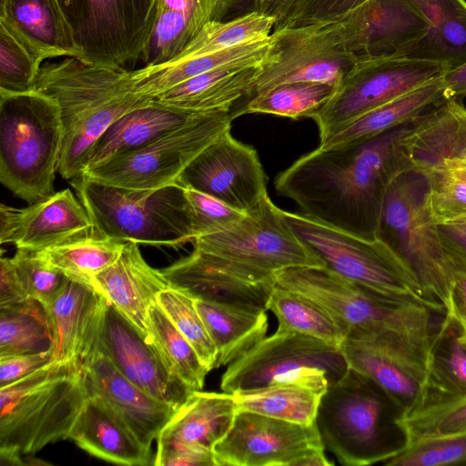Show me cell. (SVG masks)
I'll list each match as a JSON object with an SVG mask.
<instances>
[{
    "label": "cell",
    "mask_w": 466,
    "mask_h": 466,
    "mask_svg": "<svg viewBox=\"0 0 466 466\" xmlns=\"http://www.w3.org/2000/svg\"><path fill=\"white\" fill-rule=\"evenodd\" d=\"M411 122L375 137L309 152L275 179L302 213L355 236L376 239L386 194L410 169L402 140Z\"/></svg>",
    "instance_id": "6da1fadb"
},
{
    "label": "cell",
    "mask_w": 466,
    "mask_h": 466,
    "mask_svg": "<svg viewBox=\"0 0 466 466\" xmlns=\"http://www.w3.org/2000/svg\"><path fill=\"white\" fill-rule=\"evenodd\" d=\"M34 90L59 107L64 140L57 171L68 180L82 175L91 147L115 121L153 99L134 89L131 70L75 57L42 66Z\"/></svg>",
    "instance_id": "7a4b0ae2"
},
{
    "label": "cell",
    "mask_w": 466,
    "mask_h": 466,
    "mask_svg": "<svg viewBox=\"0 0 466 466\" xmlns=\"http://www.w3.org/2000/svg\"><path fill=\"white\" fill-rule=\"evenodd\" d=\"M276 284L323 308L350 335L386 331L432 354L437 335L430 308L372 292L322 267H294L275 273Z\"/></svg>",
    "instance_id": "3957f363"
},
{
    "label": "cell",
    "mask_w": 466,
    "mask_h": 466,
    "mask_svg": "<svg viewBox=\"0 0 466 466\" xmlns=\"http://www.w3.org/2000/svg\"><path fill=\"white\" fill-rule=\"evenodd\" d=\"M86 399L74 363L51 361L0 388V451L31 455L69 439Z\"/></svg>",
    "instance_id": "277c9868"
},
{
    "label": "cell",
    "mask_w": 466,
    "mask_h": 466,
    "mask_svg": "<svg viewBox=\"0 0 466 466\" xmlns=\"http://www.w3.org/2000/svg\"><path fill=\"white\" fill-rule=\"evenodd\" d=\"M70 184L92 221L94 236L158 247L194 239L190 207L177 183L134 189L81 175Z\"/></svg>",
    "instance_id": "5b68a950"
},
{
    "label": "cell",
    "mask_w": 466,
    "mask_h": 466,
    "mask_svg": "<svg viewBox=\"0 0 466 466\" xmlns=\"http://www.w3.org/2000/svg\"><path fill=\"white\" fill-rule=\"evenodd\" d=\"M64 130L56 102L37 90L0 92V181L29 204L53 193Z\"/></svg>",
    "instance_id": "8992f818"
},
{
    "label": "cell",
    "mask_w": 466,
    "mask_h": 466,
    "mask_svg": "<svg viewBox=\"0 0 466 466\" xmlns=\"http://www.w3.org/2000/svg\"><path fill=\"white\" fill-rule=\"evenodd\" d=\"M377 238L416 275L427 295L450 319L456 269L446 254L428 201V178L409 169L391 183L383 204Z\"/></svg>",
    "instance_id": "52a82bcc"
},
{
    "label": "cell",
    "mask_w": 466,
    "mask_h": 466,
    "mask_svg": "<svg viewBox=\"0 0 466 466\" xmlns=\"http://www.w3.org/2000/svg\"><path fill=\"white\" fill-rule=\"evenodd\" d=\"M282 217L323 268L379 295L417 302L444 315L407 263L380 239L355 236L303 213L282 210Z\"/></svg>",
    "instance_id": "ba28073f"
},
{
    "label": "cell",
    "mask_w": 466,
    "mask_h": 466,
    "mask_svg": "<svg viewBox=\"0 0 466 466\" xmlns=\"http://www.w3.org/2000/svg\"><path fill=\"white\" fill-rule=\"evenodd\" d=\"M386 393L373 380L349 368L322 395L315 423L322 443L347 466L381 462L396 452L385 444Z\"/></svg>",
    "instance_id": "9c48e42d"
},
{
    "label": "cell",
    "mask_w": 466,
    "mask_h": 466,
    "mask_svg": "<svg viewBox=\"0 0 466 466\" xmlns=\"http://www.w3.org/2000/svg\"><path fill=\"white\" fill-rule=\"evenodd\" d=\"M348 369L339 348L297 332L276 330L228 365L220 389L234 393L294 384L324 393Z\"/></svg>",
    "instance_id": "30bf717a"
},
{
    "label": "cell",
    "mask_w": 466,
    "mask_h": 466,
    "mask_svg": "<svg viewBox=\"0 0 466 466\" xmlns=\"http://www.w3.org/2000/svg\"><path fill=\"white\" fill-rule=\"evenodd\" d=\"M271 36L268 60L259 66L247 101L286 84L317 82L339 87L357 63L339 21L279 24Z\"/></svg>",
    "instance_id": "8fae6325"
},
{
    "label": "cell",
    "mask_w": 466,
    "mask_h": 466,
    "mask_svg": "<svg viewBox=\"0 0 466 466\" xmlns=\"http://www.w3.org/2000/svg\"><path fill=\"white\" fill-rule=\"evenodd\" d=\"M232 111L200 113L149 144L86 169L92 179L134 189L177 183L189 163L222 132L229 129Z\"/></svg>",
    "instance_id": "7c38bea8"
},
{
    "label": "cell",
    "mask_w": 466,
    "mask_h": 466,
    "mask_svg": "<svg viewBox=\"0 0 466 466\" xmlns=\"http://www.w3.org/2000/svg\"><path fill=\"white\" fill-rule=\"evenodd\" d=\"M158 0H60L83 51L81 61L114 68L134 66L147 50Z\"/></svg>",
    "instance_id": "4fadbf2b"
},
{
    "label": "cell",
    "mask_w": 466,
    "mask_h": 466,
    "mask_svg": "<svg viewBox=\"0 0 466 466\" xmlns=\"http://www.w3.org/2000/svg\"><path fill=\"white\" fill-rule=\"evenodd\" d=\"M450 66L409 56L357 62L330 99L314 115L319 142L367 112L442 77Z\"/></svg>",
    "instance_id": "5bb4252c"
},
{
    "label": "cell",
    "mask_w": 466,
    "mask_h": 466,
    "mask_svg": "<svg viewBox=\"0 0 466 466\" xmlns=\"http://www.w3.org/2000/svg\"><path fill=\"white\" fill-rule=\"evenodd\" d=\"M194 248L269 274L323 265L296 238L266 195L232 227L195 238Z\"/></svg>",
    "instance_id": "9a60e30c"
},
{
    "label": "cell",
    "mask_w": 466,
    "mask_h": 466,
    "mask_svg": "<svg viewBox=\"0 0 466 466\" xmlns=\"http://www.w3.org/2000/svg\"><path fill=\"white\" fill-rule=\"evenodd\" d=\"M326 450L316 423L301 425L239 411L212 447L216 466H297L307 455Z\"/></svg>",
    "instance_id": "2e32d148"
},
{
    "label": "cell",
    "mask_w": 466,
    "mask_h": 466,
    "mask_svg": "<svg viewBox=\"0 0 466 466\" xmlns=\"http://www.w3.org/2000/svg\"><path fill=\"white\" fill-rule=\"evenodd\" d=\"M339 349L349 368L373 380L401 410L414 403L429 385L432 355L396 334L350 335Z\"/></svg>",
    "instance_id": "e0dca14e"
},
{
    "label": "cell",
    "mask_w": 466,
    "mask_h": 466,
    "mask_svg": "<svg viewBox=\"0 0 466 466\" xmlns=\"http://www.w3.org/2000/svg\"><path fill=\"white\" fill-rule=\"evenodd\" d=\"M177 184L211 196L247 213L268 195L267 177L257 151L222 132L185 168Z\"/></svg>",
    "instance_id": "ac0fdd59"
},
{
    "label": "cell",
    "mask_w": 466,
    "mask_h": 466,
    "mask_svg": "<svg viewBox=\"0 0 466 466\" xmlns=\"http://www.w3.org/2000/svg\"><path fill=\"white\" fill-rule=\"evenodd\" d=\"M161 271L171 287L196 299L266 311L276 286L275 274L195 248Z\"/></svg>",
    "instance_id": "d6986e66"
},
{
    "label": "cell",
    "mask_w": 466,
    "mask_h": 466,
    "mask_svg": "<svg viewBox=\"0 0 466 466\" xmlns=\"http://www.w3.org/2000/svg\"><path fill=\"white\" fill-rule=\"evenodd\" d=\"M339 22L357 62L408 56L428 31L411 0H367Z\"/></svg>",
    "instance_id": "ffe728a7"
},
{
    "label": "cell",
    "mask_w": 466,
    "mask_h": 466,
    "mask_svg": "<svg viewBox=\"0 0 466 466\" xmlns=\"http://www.w3.org/2000/svg\"><path fill=\"white\" fill-rule=\"evenodd\" d=\"M96 346L148 395L178 408L192 392L167 369L154 345L108 303Z\"/></svg>",
    "instance_id": "44dd1931"
},
{
    "label": "cell",
    "mask_w": 466,
    "mask_h": 466,
    "mask_svg": "<svg viewBox=\"0 0 466 466\" xmlns=\"http://www.w3.org/2000/svg\"><path fill=\"white\" fill-rule=\"evenodd\" d=\"M94 236L92 221L69 188L26 208L0 206V242L41 251Z\"/></svg>",
    "instance_id": "7402d4cb"
},
{
    "label": "cell",
    "mask_w": 466,
    "mask_h": 466,
    "mask_svg": "<svg viewBox=\"0 0 466 466\" xmlns=\"http://www.w3.org/2000/svg\"><path fill=\"white\" fill-rule=\"evenodd\" d=\"M87 396L101 400L151 449L177 408L148 395L127 380L96 345L81 366Z\"/></svg>",
    "instance_id": "603a6c76"
},
{
    "label": "cell",
    "mask_w": 466,
    "mask_h": 466,
    "mask_svg": "<svg viewBox=\"0 0 466 466\" xmlns=\"http://www.w3.org/2000/svg\"><path fill=\"white\" fill-rule=\"evenodd\" d=\"M106 298L92 283L68 278L44 308L51 336V361L82 366L95 349Z\"/></svg>",
    "instance_id": "cb8c5ba5"
},
{
    "label": "cell",
    "mask_w": 466,
    "mask_h": 466,
    "mask_svg": "<svg viewBox=\"0 0 466 466\" xmlns=\"http://www.w3.org/2000/svg\"><path fill=\"white\" fill-rule=\"evenodd\" d=\"M410 169L425 176L466 161V108L443 98L414 119L402 140Z\"/></svg>",
    "instance_id": "d4e9b609"
},
{
    "label": "cell",
    "mask_w": 466,
    "mask_h": 466,
    "mask_svg": "<svg viewBox=\"0 0 466 466\" xmlns=\"http://www.w3.org/2000/svg\"><path fill=\"white\" fill-rule=\"evenodd\" d=\"M256 9V0H158L153 34L141 61L144 66L169 62L207 24Z\"/></svg>",
    "instance_id": "484cf974"
},
{
    "label": "cell",
    "mask_w": 466,
    "mask_h": 466,
    "mask_svg": "<svg viewBox=\"0 0 466 466\" xmlns=\"http://www.w3.org/2000/svg\"><path fill=\"white\" fill-rule=\"evenodd\" d=\"M0 25L40 64L59 56L83 57L60 0H0Z\"/></svg>",
    "instance_id": "4316f807"
},
{
    "label": "cell",
    "mask_w": 466,
    "mask_h": 466,
    "mask_svg": "<svg viewBox=\"0 0 466 466\" xmlns=\"http://www.w3.org/2000/svg\"><path fill=\"white\" fill-rule=\"evenodd\" d=\"M136 329L147 338V317L159 292L171 287L161 269L152 268L143 258L139 245L126 242L118 258L92 280Z\"/></svg>",
    "instance_id": "83f0119b"
},
{
    "label": "cell",
    "mask_w": 466,
    "mask_h": 466,
    "mask_svg": "<svg viewBox=\"0 0 466 466\" xmlns=\"http://www.w3.org/2000/svg\"><path fill=\"white\" fill-rule=\"evenodd\" d=\"M79 448L103 461L128 466L154 465L146 448L124 421L101 400L87 399L69 434Z\"/></svg>",
    "instance_id": "f1b7e54d"
},
{
    "label": "cell",
    "mask_w": 466,
    "mask_h": 466,
    "mask_svg": "<svg viewBox=\"0 0 466 466\" xmlns=\"http://www.w3.org/2000/svg\"><path fill=\"white\" fill-rule=\"evenodd\" d=\"M198 114L152 99L148 104L125 114L106 129L88 152L83 173L111 157L149 144Z\"/></svg>",
    "instance_id": "f546056e"
},
{
    "label": "cell",
    "mask_w": 466,
    "mask_h": 466,
    "mask_svg": "<svg viewBox=\"0 0 466 466\" xmlns=\"http://www.w3.org/2000/svg\"><path fill=\"white\" fill-rule=\"evenodd\" d=\"M235 414L233 393L194 390L160 431L157 443L212 450Z\"/></svg>",
    "instance_id": "4dcf8cb0"
},
{
    "label": "cell",
    "mask_w": 466,
    "mask_h": 466,
    "mask_svg": "<svg viewBox=\"0 0 466 466\" xmlns=\"http://www.w3.org/2000/svg\"><path fill=\"white\" fill-rule=\"evenodd\" d=\"M271 46L270 35L265 39L195 58L146 66L131 70L133 86L137 93L153 98L180 83L221 66H261L268 60Z\"/></svg>",
    "instance_id": "1f68e13d"
},
{
    "label": "cell",
    "mask_w": 466,
    "mask_h": 466,
    "mask_svg": "<svg viewBox=\"0 0 466 466\" xmlns=\"http://www.w3.org/2000/svg\"><path fill=\"white\" fill-rule=\"evenodd\" d=\"M261 66H221L180 83L153 99L192 112L231 111L237 102L248 98Z\"/></svg>",
    "instance_id": "d6a6232c"
},
{
    "label": "cell",
    "mask_w": 466,
    "mask_h": 466,
    "mask_svg": "<svg viewBox=\"0 0 466 466\" xmlns=\"http://www.w3.org/2000/svg\"><path fill=\"white\" fill-rule=\"evenodd\" d=\"M404 447L466 435V393L427 387L410 406L393 418Z\"/></svg>",
    "instance_id": "836d02e7"
},
{
    "label": "cell",
    "mask_w": 466,
    "mask_h": 466,
    "mask_svg": "<svg viewBox=\"0 0 466 466\" xmlns=\"http://www.w3.org/2000/svg\"><path fill=\"white\" fill-rule=\"evenodd\" d=\"M196 306L217 350L216 368L229 365L265 338L266 310L200 299Z\"/></svg>",
    "instance_id": "e575fe53"
},
{
    "label": "cell",
    "mask_w": 466,
    "mask_h": 466,
    "mask_svg": "<svg viewBox=\"0 0 466 466\" xmlns=\"http://www.w3.org/2000/svg\"><path fill=\"white\" fill-rule=\"evenodd\" d=\"M428 23L425 36L409 57L451 68L466 63V0H411Z\"/></svg>",
    "instance_id": "d590c367"
},
{
    "label": "cell",
    "mask_w": 466,
    "mask_h": 466,
    "mask_svg": "<svg viewBox=\"0 0 466 466\" xmlns=\"http://www.w3.org/2000/svg\"><path fill=\"white\" fill-rule=\"evenodd\" d=\"M442 77L367 112L319 142V147L330 148L370 138L413 121L445 98Z\"/></svg>",
    "instance_id": "8d00e7d4"
},
{
    "label": "cell",
    "mask_w": 466,
    "mask_h": 466,
    "mask_svg": "<svg viewBox=\"0 0 466 466\" xmlns=\"http://www.w3.org/2000/svg\"><path fill=\"white\" fill-rule=\"evenodd\" d=\"M324 393L294 385L273 384L233 393L236 412L249 411L301 425L315 423Z\"/></svg>",
    "instance_id": "74e56055"
},
{
    "label": "cell",
    "mask_w": 466,
    "mask_h": 466,
    "mask_svg": "<svg viewBox=\"0 0 466 466\" xmlns=\"http://www.w3.org/2000/svg\"><path fill=\"white\" fill-rule=\"evenodd\" d=\"M268 310L277 318V330L307 335L337 348H340L346 339L339 326L319 304L277 284Z\"/></svg>",
    "instance_id": "f35d334b"
},
{
    "label": "cell",
    "mask_w": 466,
    "mask_h": 466,
    "mask_svg": "<svg viewBox=\"0 0 466 466\" xmlns=\"http://www.w3.org/2000/svg\"><path fill=\"white\" fill-rule=\"evenodd\" d=\"M147 329L148 340L157 349L169 371L190 390H201L209 371L157 302L148 309Z\"/></svg>",
    "instance_id": "ab89813d"
},
{
    "label": "cell",
    "mask_w": 466,
    "mask_h": 466,
    "mask_svg": "<svg viewBox=\"0 0 466 466\" xmlns=\"http://www.w3.org/2000/svg\"><path fill=\"white\" fill-rule=\"evenodd\" d=\"M276 23L275 15L259 9L228 21L210 22L169 62L195 58L243 43L265 39L272 34Z\"/></svg>",
    "instance_id": "60d3db41"
},
{
    "label": "cell",
    "mask_w": 466,
    "mask_h": 466,
    "mask_svg": "<svg viewBox=\"0 0 466 466\" xmlns=\"http://www.w3.org/2000/svg\"><path fill=\"white\" fill-rule=\"evenodd\" d=\"M336 86L317 82H299L279 86L248 99L233 118L239 115L259 113L294 119L312 118L337 91Z\"/></svg>",
    "instance_id": "b9f144b4"
},
{
    "label": "cell",
    "mask_w": 466,
    "mask_h": 466,
    "mask_svg": "<svg viewBox=\"0 0 466 466\" xmlns=\"http://www.w3.org/2000/svg\"><path fill=\"white\" fill-rule=\"evenodd\" d=\"M51 336L43 306L31 299L0 308V357L50 350Z\"/></svg>",
    "instance_id": "7bdbcfd3"
},
{
    "label": "cell",
    "mask_w": 466,
    "mask_h": 466,
    "mask_svg": "<svg viewBox=\"0 0 466 466\" xmlns=\"http://www.w3.org/2000/svg\"><path fill=\"white\" fill-rule=\"evenodd\" d=\"M125 243L91 236L38 252L68 278L93 284V278L118 258Z\"/></svg>",
    "instance_id": "ee69618b"
},
{
    "label": "cell",
    "mask_w": 466,
    "mask_h": 466,
    "mask_svg": "<svg viewBox=\"0 0 466 466\" xmlns=\"http://www.w3.org/2000/svg\"><path fill=\"white\" fill-rule=\"evenodd\" d=\"M157 303L191 344L206 369L210 371L216 368L217 350L197 309L196 298L169 287L157 294Z\"/></svg>",
    "instance_id": "f6af8a7d"
},
{
    "label": "cell",
    "mask_w": 466,
    "mask_h": 466,
    "mask_svg": "<svg viewBox=\"0 0 466 466\" xmlns=\"http://www.w3.org/2000/svg\"><path fill=\"white\" fill-rule=\"evenodd\" d=\"M429 387L466 393V349L454 324L444 319L432 350Z\"/></svg>",
    "instance_id": "bcb514c9"
},
{
    "label": "cell",
    "mask_w": 466,
    "mask_h": 466,
    "mask_svg": "<svg viewBox=\"0 0 466 466\" xmlns=\"http://www.w3.org/2000/svg\"><path fill=\"white\" fill-rule=\"evenodd\" d=\"M432 218L442 224L466 218V161L426 176Z\"/></svg>",
    "instance_id": "7dc6e473"
},
{
    "label": "cell",
    "mask_w": 466,
    "mask_h": 466,
    "mask_svg": "<svg viewBox=\"0 0 466 466\" xmlns=\"http://www.w3.org/2000/svg\"><path fill=\"white\" fill-rule=\"evenodd\" d=\"M12 259L28 297L43 307L56 299L68 280L38 251L17 248Z\"/></svg>",
    "instance_id": "c3c4849f"
},
{
    "label": "cell",
    "mask_w": 466,
    "mask_h": 466,
    "mask_svg": "<svg viewBox=\"0 0 466 466\" xmlns=\"http://www.w3.org/2000/svg\"><path fill=\"white\" fill-rule=\"evenodd\" d=\"M41 64L0 25V92L25 93L35 89Z\"/></svg>",
    "instance_id": "681fc988"
},
{
    "label": "cell",
    "mask_w": 466,
    "mask_h": 466,
    "mask_svg": "<svg viewBox=\"0 0 466 466\" xmlns=\"http://www.w3.org/2000/svg\"><path fill=\"white\" fill-rule=\"evenodd\" d=\"M387 466H443L466 464V435L399 447L383 462Z\"/></svg>",
    "instance_id": "f907efd6"
},
{
    "label": "cell",
    "mask_w": 466,
    "mask_h": 466,
    "mask_svg": "<svg viewBox=\"0 0 466 466\" xmlns=\"http://www.w3.org/2000/svg\"><path fill=\"white\" fill-rule=\"evenodd\" d=\"M184 189L191 210L194 239L225 230L246 215L205 193Z\"/></svg>",
    "instance_id": "816d5d0a"
},
{
    "label": "cell",
    "mask_w": 466,
    "mask_h": 466,
    "mask_svg": "<svg viewBox=\"0 0 466 466\" xmlns=\"http://www.w3.org/2000/svg\"><path fill=\"white\" fill-rule=\"evenodd\" d=\"M367 0H301L277 21L279 24L333 22L342 20Z\"/></svg>",
    "instance_id": "f5cc1de1"
},
{
    "label": "cell",
    "mask_w": 466,
    "mask_h": 466,
    "mask_svg": "<svg viewBox=\"0 0 466 466\" xmlns=\"http://www.w3.org/2000/svg\"><path fill=\"white\" fill-rule=\"evenodd\" d=\"M156 466H216L213 451L208 448L157 445Z\"/></svg>",
    "instance_id": "db71d44e"
},
{
    "label": "cell",
    "mask_w": 466,
    "mask_h": 466,
    "mask_svg": "<svg viewBox=\"0 0 466 466\" xmlns=\"http://www.w3.org/2000/svg\"><path fill=\"white\" fill-rule=\"evenodd\" d=\"M49 362L50 350L0 357V388L24 378Z\"/></svg>",
    "instance_id": "11a10c76"
},
{
    "label": "cell",
    "mask_w": 466,
    "mask_h": 466,
    "mask_svg": "<svg viewBox=\"0 0 466 466\" xmlns=\"http://www.w3.org/2000/svg\"><path fill=\"white\" fill-rule=\"evenodd\" d=\"M437 230L441 245L456 272L466 273V218L437 224Z\"/></svg>",
    "instance_id": "9f6ffc18"
},
{
    "label": "cell",
    "mask_w": 466,
    "mask_h": 466,
    "mask_svg": "<svg viewBox=\"0 0 466 466\" xmlns=\"http://www.w3.org/2000/svg\"><path fill=\"white\" fill-rule=\"evenodd\" d=\"M31 300L12 258L0 259V308L15 307Z\"/></svg>",
    "instance_id": "6f0895ef"
},
{
    "label": "cell",
    "mask_w": 466,
    "mask_h": 466,
    "mask_svg": "<svg viewBox=\"0 0 466 466\" xmlns=\"http://www.w3.org/2000/svg\"><path fill=\"white\" fill-rule=\"evenodd\" d=\"M448 320L454 324L458 337L466 349V273L456 272L451 313Z\"/></svg>",
    "instance_id": "680465c9"
},
{
    "label": "cell",
    "mask_w": 466,
    "mask_h": 466,
    "mask_svg": "<svg viewBox=\"0 0 466 466\" xmlns=\"http://www.w3.org/2000/svg\"><path fill=\"white\" fill-rule=\"evenodd\" d=\"M445 98L466 96V63L449 70L443 76Z\"/></svg>",
    "instance_id": "91938a15"
},
{
    "label": "cell",
    "mask_w": 466,
    "mask_h": 466,
    "mask_svg": "<svg viewBox=\"0 0 466 466\" xmlns=\"http://www.w3.org/2000/svg\"><path fill=\"white\" fill-rule=\"evenodd\" d=\"M334 462L325 454V450L312 452L301 459L297 466H331Z\"/></svg>",
    "instance_id": "94428289"
},
{
    "label": "cell",
    "mask_w": 466,
    "mask_h": 466,
    "mask_svg": "<svg viewBox=\"0 0 466 466\" xmlns=\"http://www.w3.org/2000/svg\"><path fill=\"white\" fill-rule=\"evenodd\" d=\"M269 1L273 4L282 5V4L289 3L290 0H269Z\"/></svg>",
    "instance_id": "6125c7cd"
},
{
    "label": "cell",
    "mask_w": 466,
    "mask_h": 466,
    "mask_svg": "<svg viewBox=\"0 0 466 466\" xmlns=\"http://www.w3.org/2000/svg\"><path fill=\"white\" fill-rule=\"evenodd\" d=\"M299 1H301V0H291V2H290V4H289V7H288V9L285 11V13H284L280 17H282V16H283V15H284L288 11H289V9L291 6H293L296 3L299 2Z\"/></svg>",
    "instance_id": "be15d7a7"
},
{
    "label": "cell",
    "mask_w": 466,
    "mask_h": 466,
    "mask_svg": "<svg viewBox=\"0 0 466 466\" xmlns=\"http://www.w3.org/2000/svg\"><path fill=\"white\" fill-rule=\"evenodd\" d=\"M256 1H257L258 9L260 10V8H261V6H262V5H263L265 0H256Z\"/></svg>",
    "instance_id": "e7e4bbea"
}]
</instances>
